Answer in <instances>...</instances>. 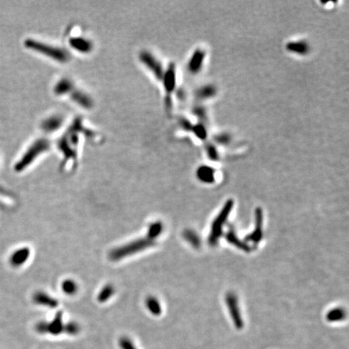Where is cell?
I'll return each instance as SVG.
<instances>
[{"label":"cell","mask_w":349,"mask_h":349,"mask_svg":"<svg viewBox=\"0 0 349 349\" xmlns=\"http://www.w3.org/2000/svg\"><path fill=\"white\" fill-rule=\"evenodd\" d=\"M82 135L91 139L96 137L94 136L95 135L92 130L86 128L81 118H76L57 141L58 149L63 154V166L68 164L70 161H71V163H76L78 158V145L80 142L81 135Z\"/></svg>","instance_id":"1"},{"label":"cell","mask_w":349,"mask_h":349,"mask_svg":"<svg viewBox=\"0 0 349 349\" xmlns=\"http://www.w3.org/2000/svg\"><path fill=\"white\" fill-rule=\"evenodd\" d=\"M24 45L28 50H33L34 52L48 58L56 63L65 64L69 63L71 59V55L70 54L69 50L61 46H55L52 44L32 38L25 40Z\"/></svg>","instance_id":"2"},{"label":"cell","mask_w":349,"mask_h":349,"mask_svg":"<svg viewBox=\"0 0 349 349\" xmlns=\"http://www.w3.org/2000/svg\"><path fill=\"white\" fill-rule=\"evenodd\" d=\"M52 147V143L50 139L46 138H40L33 141L25 150L21 158L15 163L14 169L17 172H21L27 167H29L37 158L50 151Z\"/></svg>","instance_id":"3"},{"label":"cell","mask_w":349,"mask_h":349,"mask_svg":"<svg viewBox=\"0 0 349 349\" xmlns=\"http://www.w3.org/2000/svg\"><path fill=\"white\" fill-rule=\"evenodd\" d=\"M155 244V241L151 240L149 238H144V239H139L137 240L133 241L131 243L122 246V247H117L113 251H111L109 253V259L113 261H118L126 258L127 256H132L134 254L141 252L143 250L147 249L149 247H153Z\"/></svg>","instance_id":"4"},{"label":"cell","mask_w":349,"mask_h":349,"mask_svg":"<svg viewBox=\"0 0 349 349\" xmlns=\"http://www.w3.org/2000/svg\"><path fill=\"white\" fill-rule=\"evenodd\" d=\"M161 82L164 90L165 108L169 113L172 109V95L176 91L177 83V71L175 63H169V65L165 68L164 74Z\"/></svg>","instance_id":"5"},{"label":"cell","mask_w":349,"mask_h":349,"mask_svg":"<svg viewBox=\"0 0 349 349\" xmlns=\"http://www.w3.org/2000/svg\"><path fill=\"white\" fill-rule=\"evenodd\" d=\"M234 206V202L232 200H229L224 205L223 208L221 209L219 214L217 215L216 218L212 221L211 226L210 234L209 236V243L211 246H216L219 241L220 238L223 234V226L226 223L229 215L232 210Z\"/></svg>","instance_id":"6"},{"label":"cell","mask_w":349,"mask_h":349,"mask_svg":"<svg viewBox=\"0 0 349 349\" xmlns=\"http://www.w3.org/2000/svg\"><path fill=\"white\" fill-rule=\"evenodd\" d=\"M139 59L141 65L154 76V78L158 82H161L164 74L165 68L158 57L149 50H144L139 53Z\"/></svg>","instance_id":"7"},{"label":"cell","mask_w":349,"mask_h":349,"mask_svg":"<svg viewBox=\"0 0 349 349\" xmlns=\"http://www.w3.org/2000/svg\"><path fill=\"white\" fill-rule=\"evenodd\" d=\"M63 330L64 325L63 323V313L61 311L57 313L52 322H40L36 325V331L41 334L50 333L53 336H58L63 332Z\"/></svg>","instance_id":"8"},{"label":"cell","mask_w":349,"mask_h":349,"mask_svg":"<svg viewBox=\"0 0 349 349\" xmlns=\"http://www.w3.org/2000/svg\"><path fill=\"white\" fill-rule=\"evenodd\" d=\"M68 45L75 52L82 55H88L94 49L93 41L88 37L80 35L71 36L68 39Z\"/></svg>","instance_id":"9"},{"label":"cell","mask_w":349,"mask_h":349,"mask_svg":"<svg viewBox=\"0 0 349 349\" xmlns=\"http://www.w3.org/2000/svg\"><path fill=\"white\" fill-rule=\"evenodd\" d=\"M206 51L203 49H196L187 63V69L192 74H198L202 71L206 62Z\"/></svg>","instance_id":"10"},{"label":"cell","mask_w":349,"mask_h":349,"mask_svg":"<svg viewBox=\"0 0 349 349\" xmlns=\"http://www.w3.org/2000/svg\"><path fill=\"white\" fill-rule=\"evenodd\" d=\"M226 302L235 328L237 329H242L243 327V321L235 294L233 293H227L226 296Z\"/></svg>","instance_id":"11"},{"label":"cell","mask_w":349,"mask_h":349,"mask_svg":"<svg viewBox=\"0 0 349 349\" xmlns=\"http://www.w3.org/2000/svg\"><path fill=\"white\" fill-rule=\"evenodd\" d=\"M65 122V118L61 114H53L46 117L41 122V129L46 134H54L61 130Z\"/></svg>","instance_id":"12"},{"label":"cell","mask_w":349,"mask_h":349,"mask_svg":"<svg viewBox=\"0 0 349 349\" xmlns=\"http://www.w3.org/2000/svg\"><path fill=\"white\" fill-rule=\"evenodd\" d=\"M70 99L72 102L74 103L76 105L80 107L82 109H92L94 106V100L89 94H87L83 90L74 88L72 91L71 93L69 95Z\"/></svg>","instance_id":"13"},{"label":"cell","mask_w":349,"mask_h":349,"mask_svg":"<svg viewBox=\"0 0 349 349\" xmlns=\"http://www.w3.org/2000/svg\"><path fill=\"white\" fill-rule=\"evenodd\" d=\"M255 217H256L255 230L253 232L245 237V240L247 242H251L254 244H257L261 241L263 237V212L261 209H256Z\"/></svg>","instance_id":"14"},{"label":"cell","mask_w":349,"mask_h":349,"mask_svg":"<svg viewBox=\"0 0 349 349\" xmlns=\"http://www.w3.org/2000/svg\"><path fill=\"white\" fill-rule=\"evenodd\" d=\"M75 88L74 81L69 77H63L57 81L53 88L54 93L57 96H69L72 91Z\"/></svg>","instance_id":"15"},{"label":"cell","mask_w":349,"mask_h":349,"mask_svg":"<svg viewBox=\"0 0 349 349\" xmlns=\"http://www.w3.org/2000/svg\"><path fill=\"white\" fill-rule=\"evenodd\" d=\"M285 49L288 52L298 56H306L310 52V45L305 40L288 41L285 46Z\"/></svg>","instance_id":"16"},{"label":"cell","mask_w":349,"mask_h":349,"mask_svg":"<svg viewBox=\"0 0 349 349\" xmlns=\"http://www.w3.org/2000/svg\"><path fill=\"white\" fill-rule=\"evenodd\" d=\"M30 256V249L28 247H22L11 254L10 257V264L13 267H20L26 262Z\"/></svg>","instance_id":"17"},{"label":"cell","mask_w":349,"mask_h":349,"mask_svg":"<svg viewBox=\"0 0 349 349\" xmlns=\"http://www.w3.org/2000/svg\"><path fill=\"white\" fill-rule=\"evenodd\" d=\"M197 177L204 184H212L215 180V171L210 166L202 165L197 170Z\"/></svg>","instance_id":"18"},{"label":"cell","mask_w":349,"mask_h":349,"mask_svg":"<svg viewBox=\"0 0 349 349\" xmlns=\"http://www.w3.org/2000/svg\"><path fill=\"white\" fill-rule=\"evenodd\" d=\"M217 93L216 86L213 84H206L199 87L196 91V97L199 100H208L212 99Z\"/></svg>","instance_id":"19"},{"label":"cell","mask_w":349,"mask_h":349,"mask_svg":"<svg viewBox=\"0 0 349 349\" xmlns=\"http://www.w3.org/2000/svg\"><path fill=\"white\" fill-rule=\"evenodd\" d=\"M33 301L37 305L48 306L51 308H55L59 305V302L54 297L43 292H37L33 296Z\"/></svg>","instance_id":"20"},{"label":"cell","mask_w":349,"mask_h":349,"mask_svg":"<svg viewBox=\"0 0 349 349\" xmlns=\"http://www.w3.org/2000/svg\"><path fill=\"white\" fill-rule=\"evenodd\" d=\"M226 239L228 243H230V244L235 246V247H238L239 249L243 250L244 252H248L252 250V248L249 247V245H247L245 242L240 240V239L238 238L236 234L234 232V229H232V228H230V230H228V232L226 233Z\"/></svg>","instance_id":"21"},{"label":"cell","mask_w":349,"mask_h":349,"mask_svg":"<svg viewBox=\"0 0 349 349\" xmlns=\"http://www.w3.org/2000/svg\"><path fill=\"white\" fill-rule=\"evenodd\" d=\"M145 306L152 315H156V316L161 315L162 308H161L160 303L156 297H153V296L148 297L145 300Z\"/></svg>","instance_id":"22"},{"label":"cell","mask_w":349,"mask_h":349,"mask_svg":"<svg viewBox=\"0 0 349 349\" xmlns=\"http://www.w3.org/2000/svg\"><path fill=\"white\" fill-rule=\"evenodd\" d=\"M163 230V224L161 221H154L153 223L150 224L148 227L147 238L154 240L156 239Z\"/></svg>","instance_id":"23"},{"label":"cell","mask_w":349,"mask_h":349,"mask_svg":"<svg viewBox=\"0 0 349 349\" xmlns=\"http://www.w3.org/2000/svg\"><path fill=\"white\" fill-rule=\"evenodd\" d=\"M191 133L202 141H206L208 138V130L206 128V124L202 122H198L193 125Z\"/></svg>","instance_id":"24"},{"label":"cell","mask_w":349,"mask_h":349,"mask_svg":"<svg viewBox=\"0 0 349 349\" xmlns=\"http://www.w3.org/2000/svg\"><path fill=\"white\" fill-rule=\"evenodd\" d=\"M346 314L345 310L341 308H335L330 310L329 312L327 314V320L331 323L334 322L341 321L343 319H345Z\"/></svg>","instance_id":"25"},{"label":"cell","mask_w":349,"mask_h":349,"mask_svg":"<svg viewBox=\"0 0 349 349\" xmlns=\"http://www.w3.org/2000/svg\"><path fill=\"white\" fill-rule=\"evenodd\" d=\"M206 155L211 161H217L219 159V152L217 146L212 142H207L205 146Z\"/></svg>","instance_id":"26"},{"label":"cell","mask_w":349,"mask_h":349,"mask_svg":"<svg viewBox=\"0 0 349 349\" xmlns=\"http://www.w3.org/2000/svg\"><path fill=\"white\" fill-rule=\"evenodd\" d=\"M184 238L185 240L188 241L193 247L198 248L201 245V241H200L199 236L197 233L194 232L193 230H186L184 232Z\"/></svg>","instance_id":"27"},{"label":"cell","mask_w":349,"mask_h":349,"mask_svg":"<svg viewBox=\"0 0 349 349\" xmlns=\"http://www.w3.org/2000/svg\"><path fill=\"white\" fill-rule=\"evenodd\" d=\"M114 292H115L114 287L112 284H107L106 286H104L98 295V301L100 302L108 301L113 296Z\"/></svg>","instance_id":"28"},{"label":"cell","mask_w":349,"mask_h":349,"mask_svg":"<svg viewBox=\"0 0 349 349\" xmlns=\"http://www.w3.org/2000/svg\"><path fill=\"white\" fill-rule=\"evenodd\" d=\"M193 115L199 120V122L206 124V122L208 119V114H207V110L204 106L196 105L195 107H193Z\"/></svg>","instance_id":"29"},{"label":"cell","mask_w":349,"mask_h":349,"mask_svg":"<svg viewBox=\"0 0 349 349\" xmlns=\"http://www.w3.org/2000/svg\"><path fill=\"white\" fill-rule=\"evenodd\" d=\"M62 288L64 293L68 295H73L78 290V285L74 280H66L63 282Z\"/></svg>","instance_id":"30"},{"label":"cell","mask_w":349,"mask_h":349,"mask_svg":"<svg viewBox=\"0 0 349 349\" xmlns=\"http://www.w3.org/2000/svg\"><path fill=\"white\" fill-rule=\"evenodd\" d=\"M232 138L228 133H221L219 135H216L214 138V141L216 143L221 145H227L231 142Z\"/></svg>","instance_id":"31"},{"label":"cell","mask_w":349,"mask_h":349,"mask_svg":"<svg viewBox=\"0 0 349 349\" xmlns=\"http://www.w3.org/2000/svg\"><path fill=\"white\" fill-rule=\"evenodd\" d=\"M79 326L76 323H68V324L64 325V330L63 332H65L66 333H68L69 335H76L78 334L79 332Z\"/></svg>","instance_id":"32"},{"label":"cell","mask_w":349,"mask_h":349,"mask_svg":"<svg viewBox=\"0 0 349 349\" xmlns=\"http://www.w3.org/2000/svg\"><path fill=\"white\" fill-rule=\"evenodd\" d=\"M178 124L180 129H182L184 131L189 133L192 132L193 125L189 119H187L185 117H180V119H179Z\"/></svg>","instance_id":"33"},{"label":"cell","mask_w":349,"mask_h":349,"mask_svg":"<svg viewBox=\"0 0 349 349\" xmlns=\"http://www.w3.org/2000/svg\"><path fill=\"white\" fill-rule=\"evenodd\" d=\"M120 347L122 349H137L130 339L122 337L119 341Z\"/></svg>","instance_id":"34"}]
</instances>
